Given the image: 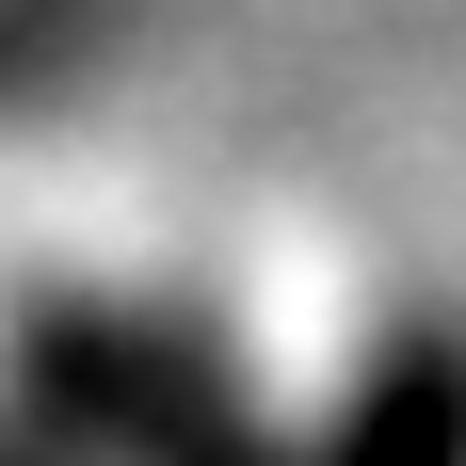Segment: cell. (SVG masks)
Returning <instances> with one entry per match:
<instances>
[{"label":"cell","mask_w":466,"mask_h":466,"mask_svg":"<svg viewBox=\"0 0 466 466\" xmlns=\"http://www.w3.org/2000/svg\"><path fill=\"white\" fill-rule=\"evenodd\" d=\"M0 386H16V434L65 466H338V451H274L209 354L113 322V306H33Z\"/></svg>","instance_id":"cell-1"},{"label":"cell","mask_w":466,"mask_h":466,"mask_svg":"<svg viewBox=\"0 0 466 466\" xmlns=\"http://www.w3.org/2000/svg\"><path fill=\"white\" fill-rule=\"evenodd\" d=\"M0 466H33V451H0Z\"/></svg>","instance_id":"cell-2"}]
</instances>
